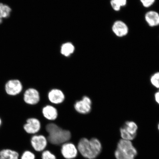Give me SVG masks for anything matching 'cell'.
<instances>
[{"instance_id":"obj_17","label":"cell","mask_w":159,"mask_h":159,"mask_svg":"<svg viewBox=\"0 0 159 159\" xmlns=\"http://www.w3.org/2000/svg\"><path fill=\"white\" fill-rule=\"evenodd\" d=\"M74 51V47L73 45L71 43H67L62 45L61 52V54L67 57L73 53Z\"/></svg>"},{"instance_id":"obj_1","label":"cell","mask_w":159,"mask_h":159,"mask_svg":"<svg viewBox=\"0 0 159 159\" xmlns=\"http://www.w3.org/2000/svg\"><path fill=\"white\" fill-rule=\"evenodd\" d=\"M102 146L98 139L95 138L90 140L81 139L78 143L77 149L84 158L88 159H95L102 151Z\"/></svg>"},{"instance_id":"obj_9","label":"cell","mask_w":159,"mask_h":159,"mask_svg":"<svg viewBox=\"0 0 159 159\" xmlns=\"http://www.w3.org/2000/svg\"><path fill=\"white\" fill-rule=\"evenodd\" d=\"M39 95L36 89L30 88L26 90L24 94V100L27 104L35 105L39 102Z\"/></svg>"},{"instance_id":"obj_20","label":"cell","mask_w":159,"mask_h":159,"mask_svg":"<svg viewBox=\"0 0 159 159\" xmlns=\"http://www.w3.org/2000/svg\"><path fill=\"white\" fill-rule=\"evenodd\" d=\"M35 156L33 152L27 150L24 152L21 156L20 159H35Z\"/></svg>"},{"instance_id":"obj_6","label":"cell","mask_w":159,"mask_h":159,"mask_svg":"<svg viewBox=\"0 0 159 159\" xmlns=\"http://www.w3.org/2000/svg\"><path fill=\"white\" fill-rule=\"evenodd\" d=\"M92 102L87 96L83 97L81 100L77 101L75 104V108L77 112L81 114H87L90 112Z\"/></svg>"},{"instance_id":"obj_18","label":"cell","mask_w":159,"mask_h":159,"mask_svg":"<svg viewBox=\"0 0 159 159\" xmlns=\"http://www.w3.org/2000/svg\"><path fill=\"white\" fill-rule=\"evenodd\" d=\"M111 4L115 11H118L121 7L126 5L127 0H111Z\"/></svg>"},{"instance_id":"obj_23","label":"cell","mask_w":159,"mask_h":159,"mask_svg":"<svg viewBox=\"0 0 159 159\" xmlns=\"http://www.w3.org/2000/svg\"><path fill=\"white\" fill-rule=\"evenodd\" d=\"M154 99L157 104L159 105V90L155 93L154 94Z\"/></svg>"},{"instance_id":"obj_12","label":"cell","mask_w":159,"mask_h":159,"mask_svg":"<svg viewBox=\"0 0 159 159\" xmlns=\"http://www.w3.org/2000/svg\"><path fill=\"white\" fill-rule=\"evenodd\" d=\"M48 98L49 101L53 104H59L64 101L65 97L62 91L58 89H54L49 92Z\"/></svg>"},{"instance_id":"obj_25","label":"cell","mask_w":159,"mask_h":159,"mask_svg":"<svg viewBox=\"0 0 159 159\" xmlns=\"http://www.w3.org/2000/svg\"><path fill=\"white\" fill-rule=\"evenodd\" d=\"M2 124V120L1 118H0V127L1 126Z\"/></svg>"},{"instance_id":"obj_8","label":"cell","mask_w":159,"mask_h":159,"mask_svg":"<svg viewBox=\"0 0 159 159\" xmlns=\"http://www.w3.org/2000/svg\"><path fill=\"white\" fill-rule=\"evenodd\" d=\"M31 144L35 151L41 152L46 148L47 140L43 135H34L31 138Z\"/></svg>"},{"instance_id":"obj_5","label":"cell","mask_w":159,"mask_h":159,"mask_svg":"<svg viewBox=\"0 0 159 159\" xmlns=\"http://www.w3.org/2000/svg\"><path fill=\"white\" fill-rule=\"evenodd\" d=\"M5 89L7 94L15 96L21 93L23 89V85L19 80H10L6 83Z\"/></svg>"},{"instance_id":"obj_13","label":"cell","mask_w":159,"mask_h":159,"mask_svg":"<svg viewBox=\"0 0 159 159\" xmlns=\"http://www.w3.org/2000/svg\"><path fill=\"white\" fill-rule=\"evenodd\" d=\"M145 19L151 27L159 25V14L157 12L153 11H148L145 15Z\"/></svg>"},{"instance_id":"obj_15","label":"cell","mask_w":159,"mask_h":159,"mask_svg":"<svg viewBox=\"0 0 159 159\" xmlns=\"http://www.w3.org/2000/svg\"><path fill=\"white\" fill-rule=\"evenodd\" d=\"M20 155L16 151L4 149L0 151V159H19Z\"/></svg>"},{"instance_id":"obj_3","label":"cell","mask_w":159,"mask_h":159,"mask_svg":"<svg viewBox=\"0 0 159 159\" xmlns=\"http://www.w3.org/2000/svg\"><path fill=\"white\" fill-rule=\"evenodd\" d=\"M138 152L131 141L121 139L115 152L116 159H135Z\"/></svg>"},{"instance_id":"obj_7","label":"cell","mask_w":159,"mask_h":159,"mask_svg":"<svg viewBox=\"0 0 159 159\" xmlns=\"http://www.w3.org/2000/svg\"><path fill=\"white\" fill-rule=\"evenodd\" d=\"M78 149L74 144L70 143H66L63 144L61 148V153L66 159H73L76 157L78 154Z\"/></svg>"},{"instance_id":"obj_4","label":"cell","mask_w":159,"mask_h":159,"mask_svg":"<svg viewBox=\"0 0 159 159\" xmlns=\"http://www.w3.org/2000/svg\"><path fill=\"white\" fill-rule=\"evenodd\" d=\"M138 127L136 122L133 121H127L120 129L122 139L132 141L136 138Z\"/></svg>"},{"instance_id":"obj_19","label":"cell","mask_w":159,"mask_h":159,"mask_svg":"<svg viewBox=\"0 0 159 159\" xmlns=\"http://www.w3.org/2000/svg\"><path fill=\"white\" fill-rule=\"evenodd\" d=\"M150 81L153 86L159 89V72L154 73L151 76Z\"/></svg>"},{"instance_id":"obj_22","label":"cell","mask_w":159,"mask_h":159,"mask_svg":"<svg viewBox=\"0 0 159 159\" xmlns=\"http://www.w3.org/2000/svg\"><path fill=\"white\" fill-rule=\"evenodd\" d=\"M156 0H140L144 7H151L154 3Z\"/></svg>"},{"instance_id":"obj_26","label":"cell","mask_w":159,"mask_h":159,"mask_svg":"<svg viewBox=\"0 0 159 159\" xmlns=\"http://www.w3.org/2000/svg\"><path fill=\"white\" fill-rule=\"evenodd\" d=\"M158 130L159 131V124H158Z\"/></svg>"},{"instance_id":"obj_24","label":"cell","mask_w":159,"mask_h":159,"mask_svg":"<svg viewBox=\"0 0 159 159\" xmlns=\"http://www.w3.org/2000/svg\"><path fill=\"white\" fill-rule=\"evenodd\" d=\"M2 22V18L0 17V24H1Z\"/></svg>"},{"instance_id":"obj_10","label":"cell","mask_w":159,"mask_h":159,"mask_svg":"<svg viewBox=\"0 0 159 159\" xmlns=\"http://www.w3.org/2000/svg\"><path fill=\"white\" fill-rule=\"evenodd\" d=\"M23 128L27 134H34L39 132L40 129V122L37 119L29 118L27 119L26 123L24 125Z\"/></svg>"},{"instance_id":"obj_21","label":"cell","mask_w":159,"mask_h":159,"mask_svg":"<svg viewBox=\"0 0 159 159\" xmlns=\"http://www.w3.org/2000/svg\"><path fill=\"white\" fill-rule=\"evenodd\" d=\"M42 159H57L55 155L48 150H46L43 152L42 154Z\"/></svg>"},{"instance_id":"obj_2","label":"cell","mask_w":159,"mask_h":159,"mask_svg":"<svg viewBox=\"0 0 159 159\" xmlns=\"http://www.w3.org/2000/svg\"><path fill=\"white\" fill-rule=\"evenodd\" d=\"M46 129L48 134V140L52 144L60 145L68 142L71 138V133L54 124L47 125Z\"/></svg>"},{"instance_id":"obj_11","label":"cell","mask_w":159,"mask_h":159,"mask_svg":"<svg viewBox=\"0 0 159 159\" xmlns=\"http://www.w3.org/2000/svg\"><path fill=\"white\" fill-rule=\"evenodd\" d=\"M112 31L117 36L122 37L127 34L128 28L126 24L121 21L115 22L112 27Z\"/></svg>"},{"instance_id":"obj_16","label":"cell","mask_w":159,"mask_h":159,"mask_svg":"<svg viewBox=\"0 0 159 159\" xmlns=\"http://www.w3.org/2000/svg\"><path fill=\"white\" fill-rule=\"evenodd\" d=\"M11 11V9L9 6L0 3V17L2 19L8 18Z\"/></svg>"},{"instance_id":"obj_14","label":"cell","mask_w":159,"mask_h":159,"mask_svg":"<svg viewBox=\"0 0 159 159\" xmlns=\"http://www.w3.org/2000/svg\"><path fill=\"white\" fill-rule=\"evenodd\" d=\"M43 113L45 118L49 120H54L57 116V109L55 107L47 105L43 109Z\"/></svg>"}]
</instances>
